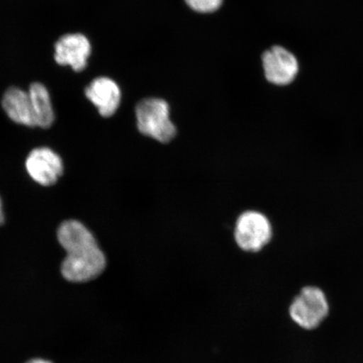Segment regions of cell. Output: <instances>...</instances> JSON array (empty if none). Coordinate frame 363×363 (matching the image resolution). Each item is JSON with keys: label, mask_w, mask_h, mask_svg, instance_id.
Wrapping results in <instances>:
<instances>
[{"label": "cell", "mask_w": 363, "mask_h": 363, "mask_svg": "<svg viewBox=\"0 0 363 363\" xmlns=\"http://www.w3.org/2000/svg\"><path fill=\"white\" fill-rule=\"evenodd\" d=\"M57 238L67 253L62 262L61 274L68 282H89L106 269V255L94 235L82 222H62L57 230Z\"/></svg>", "instance_id": "obj_1"}, {"label": "cell", "mask_w": 363, "mask_h": 363, "mask_svg": "<svg viewBox=\"0 0 363 363\" xmlns=\"http://www.w3.org/2000/svg\"><path fill=\"white\" fill-rule=\"evenodd\" d=\"M331 306L328 293L320 286H303L289 302L290 321L299 330L311 333L325 323L330 315Z\"/></svg>", "instance_id": "obj_2"}, {"label": "cell", "mask_w": 363, "mask_h": 363, "mask_svg": "<svg viewBox=\"0 0 363 363\" xmlns=\"http://www.w3.org/2000/svg\"><path fill=\"white\" fill-rule=\"evenodd\" d=\"M136 120L140 133L166 143L174 138L176 127L169 117V106L161 99H147L136 106Z\"/></svg>", "instance_id": "obj_3"}, {"label": "cell", "mask_w": 363, "mask_h": 363, "mask_svg": "<svg viewBox=\"0 0 363 363\" xmlns=\"http://www.w3.org/2000/svg\"><path fill=\"white\" fill-rule=\"evenodd\" d=\"M25 167L30 178L43 187L55 185L65 172L62 157L48 147L31 150L26 159Z\"/></svg>", "instance_id": "obj_4"}, {"label": "cell", "mask_w": 363, "mask_h": 363, "mask_svg": "<svg viewBox=\"0 0 363 363\" xmlns=\"http://www.w3.org/2000/svg\"><path fill=\"white\" fill-rule=\"evenodd\" d=\"M272 226L267 218L257 211H247L239 217L235 238L238 246L249 252H257L269 244Z\"/></svg>", "instance_id": "obj_5"}, {"label": "cell", "mask_w": 363, "mask_h": 363, "mask_svg": "<svg viewBox=\"0 0 363 363\" xmlns=\"http://www.w3.org/2000/svg\"><path fill=\"white\" fill-rule=\"evenodd\" d=\"M262 65L267 80L275 85L291 84L298 72L297 58L279 45L263 53Z\"/></svg>", "instance_id": "obj_6"}, {"label": "cell", "mask_w": 363, "mask_h": 363, "mask_svg": "<svg viewBox=\"0 0 363 363\" xmlns=\"http://www.w3.org/2000/svg\"><path fill=\"white\" fill-rule=\"evenodd\" d=\"M91 44L86 36L80 33L62 35L55 44L54 58L58 65L69 66L75 72H82L88 65Z\"/></svg>", "instance_id": "obj_7"}, {"label": "cell", "mask_w": 363, "mask_h": 363, "mask_svg": "<svg viewBox=\"0 0 363 363\" xmlns=\"http://www.w3.org/2000/svg\"><path fill=\"white\" fill-rule=\"evenodd\" d=\"M85 95L103 117L115 115L120 106L121 93L115 81L108 78H98L85 89Z\"/></svg>", "instance_id": "obj_8"}, {"label": "cell", "mask_w": 363, "mask_h": 363, "mask_svg": "<svg viewBox=\"0 0 363 363\" xmlns=\"http://www.w3.org/2000/svg\"><path fill=\"white\" fill-rule=\"evenodd\" d=\"M1 104L9 119L17 125L35 128L28 92L17 87L9 88L3 95Z\"/></svg>", "instance_id": "obj_9"}, {"label": "cell", "mask_w": 363, "mask_h": 363, "mask_svg": "<svg viewBox=\"0 0 363 363\" xmlns=\"http://www.w3.org/2000/svg\"><path fill=\"white\" fill-rule=\"evenodd\" d=\"M28 93L35 126L42 129L51 128L55 121V112L48 88L43 84L35 82L30 85Z\"/></svg>", "instance_id": "obj_10"}, {"label": "cell", "mask_w": 363, "mask_h": 363, "mask_svg": "<svg viewBox=\"0 0 363 363\" xmlns=\"http://www.w3.org/2000/svg\"><path fill=\"white\" fill-rule=\"evenodd\" d=\"M194 11L201 13H211L218 10L223 0H185Z\"/></svg>", "instance_id": "obj_11"}, {"label": "cell", "mask_w": 363, "mask_h": 363, "mask_svg": "<svg viewBox=\"0 0 363 363\" xmlns=\"http://www.w3.org/2000/svg\"><path fill=\"white\" fill-rule=\"evenodd\" d=\"M6 222V214H4L3 203L0 199V226L3 225Z\"/></svg>", "instance_id": "obj_12"}, {"label": "cell", "mask_w": 363, "mask_h": 363, "mask_svg": "<svg viewBox=\"0 0 363 363\" xmlns=\"http://www.w3.org/2000/svg\"><path fill=\"white\" fill-rule=\"evenodd\" d=\"M26 363H52V362L40 359V358H35V359H33Z\"/></svg>", "instance_id": "obj_13"}]
</instances>
